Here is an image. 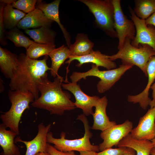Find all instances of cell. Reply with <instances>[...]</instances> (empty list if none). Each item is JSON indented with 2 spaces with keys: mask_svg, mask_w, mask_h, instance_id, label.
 I'll return each mask as SVG.
<instances>
[{
  "mask_svg": "<svg viewBox=\"0 0 155 155\" xmlns=\"http://www.w3.org/2000/svg\"><path fill=\"white\" fill-rule=\"evenodd\" d=\"M133 127L132 122L127 120L122 124H117L102 131L100 137L103 141L99 146V150L102 151L114 146H117L123 138L130 133Z\"/></svg>",
  "mask_w": 155,
  "mask_h": 155,
  "instance_id": "10",
  "label": "cell"
},
{
  "mask_svg": "<svg viewBox=\"0 0 155 155\" xmlns=\"http://www.w3.org/2000/svg\"><path fill=\"white\" fill-rule=\"evenodd\" d=\"M150 155H155V147H154L151 150L150 152Z\"/></svg>",
  "mask_w": 155,
  "mask_h": 155,
  "instance_id": "40",
  "label": "cell"
},
{
  "mask_svg": "<svg viewBox=\"0 0 155 155\" xmlns=\"http://www.w3.org/2000/svg\"><path fill=\"white\" fill-rule=\"evenodd\" d=\"M126 147H118L117 148H109L97 153V155H123Z\"/></svg>",
  "mask_w": 155,
  "mask_h": 155,
  "instance_id": "31",
  "label": "cell"
},
{
  "mask_svg": "<svg viewBox=\"0 0 155 155\" xmlns=\"http://www.w3.org/2000/svg\"><path fill=\"white\" fill-rule=\"evenodd\" d=\"M93 14L98 27L108 36L117 38L114 28V7L112 0H80Z\"/></svg>",
  "mask_w": 155,
  "mask_h": 155,
  "instance_id": "7",
  "label": "cell"
},
{
  "mask_svg": "<svg viewBox=\"0 0 155 155\" xmlns=\"http://www.w3.org/2000/svg\"><path fill=\"white\" fill-rule=\"evenodd\" d=\"M147 25H151L155 27V12L145 20Z\"/></svg>",
  "mask_w": 155,
  "mask_h": 155,
  "instance_id": "34",
  "label": "cell"
},
{
  "mask_svg": "<svg viewBox=\"0 0 155 155\" xmlns=\"http://www.w3.org/2000/svg\"><path fill=\"white\" fill-rule=\"evenodd\" d=\"M63 78L57 76L53 82L49 80L47 76L40 83L38 89L40 96L31 104L34 108L45 110L51 114L63 115L65 111L74 109V103L70 99V94L63 90L62 82Z\"/></svg>",
  "mask_w": 155,
  "mask_h": 155,
  "instance_id": "2",
  "label": "cell"
},
{
  "mask_svg": "<svg viewBox=\"0 0 155 155\" xmlns=\"http://www.w3.org/2000/svg\"><path fill=\"white\" fill-rule=\"evenodd\" d=\"M16 1L15 0H0V2L1 3H4L6 5H11Z\"/></svg>",
  "mask_w": 155,
  "mask_h": 155,
  "instance_id": "37",
  "label": "cell"
},
{
  "mask_svg": "<svg viewBox=\"0 0 155 155\" xmlns=\"http://www.w3.org/2000/svg\"><path fill=\"white\" fill-rule=\"evenodd\" d=\"M24 32L36 42L55 45V42L56 33L51 29V27L42 26L32 29L26 30Z\"/></svg>",
  "mask_w": 155,
  "mask_h": 155,
  "instance_id": "22",
  "label": "cell"
},
{
  "mask_svg": "<svg viewBox=\"0 0 155 155\" xmlns=\"http://www.w3.org/2000/svg\"><path fill=\"white\" fill-rule=\"evenodd\" d=\"M155 106L140 119L137 126L130 133L138 140H151L155 138Z\"/></svg>",
  "mask_w": 155,
  "mask_h": 155,
  "instance_id": "12",
  "label": "cell"
},
{
  "mask_svg": "<svg viewBox=\"0 0 155 155\" xmlns=\"http://www.w3.org/2000/svg\"><path fill=\"white\" fill-rule=\"evenodd\" d=\"M146 71L148 80L144 90L140 93L135 95H128L127 100L133 104L138 103L143 110L150 106L151 101L149 97V91L155 80V55L152 56L147 65Z\"/></svg>",
  "mask_w": 155,
  "mask_h": 155,
  "instance_id": "14",
  "label": "cell"
},
{
  "mask_svg": "<svg viewBox=\"0 0 155 155\" xmlns=\"http://www.w3.org/2000/svg\"><path fill=\"white\" fill-rule=\"evenodd\" d=\"M114 7V28L117 33L119 50L123 45L125 40L128 38L133 40L136 34L134 23L129 19L123 12L120 0H112Z\"/></svg>",
  "mask_w": 155,
  "mask_h": 155,
  "instance_id": "8",
  "label": "cell"
},
{
  "mask_svg": "<svg viewBox=\"0 0 155 155\" xmlns=\"http://www.w3.org/2000/svg\"><path fill=\"white\" fill-rule=\"evenodd\" d=\"M79 153V155H97L96 152L91 151H82Z\"/></svg>",
  "mask_w": 155,
  "mask_h": 155,
  "instance_id": "36",
  "label": "cell"
},
{
  "mask_svg": "<svg viewBox=\"0 0 155 155\" xmlns=\"http://www.w3.org/2000/svg\"><path fill=\"white\" fill-rule=\"evenodd\" d=\"M13 8L9 4L5 5L4 8L3 20L6 30L17 27L20 20L26 15L23 11Z\"/></svg>",
  "mask_w": 155,
  "mask_h": 155,
  "instance_id": "25",
  "label": "cell"
},
{
  "mask_svg": "<svg viewBox=\"0 0 155 155\" xmlns=\"http://www.w3.org/2000/svg\"><path fill=\"white\" fill-rule=\"evenodd\" d=\"M151 141L153 144L154 147H155V138L152 140Z\"/></svg>",
  "mask_w": 155,
  "mask_h": 155,
  "instance_id": "41",
  "label": "cell"
},
{
  "mask_svg": "<svg viewBox=\"0 0 155 155\" xmlns=\"http://www.w3.org/2000/svg\"><path fill=\"white\" fill-rule=\"evenodd\" d=\"M150 88L152 90V99L151 100L150 104V108H153L155 106V82L152 86Z\"/></svg>",
  "mask_w": 155,
  "mask_h": 155,
  "instance_id": "33",
  "label": "cell"
},
{
  "mask_svg": "<svg viewBox=\"0 0 155 155\" xmlns=\"http://www.w3.org/2000/svg\"><path fill=\"white\" fill-rule=\"evenodd\" d=\"M63 88L70 92L75 97L74 103L76 108L81 109L84 114L88 116L92 115L94 112L92 108L94 107L100 98L98 96H90L81 90L80 85L77 82L62 83Z\"/></svg>",
  "mask_w": 155,
  "mask_h": 155,
  "instance_id": "11",
  "label": "cell"
},
{
  "mask_svg": "<svg viewBox=\"0 0 155 155\" xmlns=\"http://www.w3.org/2000/svg\"><path fill=\"white\" fill-rule=\"evenodd\" d=\"M6 37L7 39L12 41L16 47H22L26 50L34 42L30 40L17 27L7 31Z\"/></svg>",
  "mask_w": 155,
  "mask_h": 155,
  "instance_id": "27",
  "label": "cell"
},
{
  "mask_svg": "<svg viewBox=\"0 0 155 155\" xmlns=\"http://www.w3.org/2000/svg\"><path fill=\"white\" fill-rule=\"evenodd\" d=\"M6 4L0 3V43L3 46H5L8 44L6 37V29L3 20V11Z\"/></svg>",
  "mask_w": 155,
  "mask_h": 155,
  "instance_id": "30",
  "label": "cell"
},
{
  "mask_svg": "<svg viewBox=\"0 0 155 155\" xmlns=\"http://www.w3.org/2000/svg\"><path fill=\"white\" fill-rule=\"evenodd\" d=\"M129 8L130 18L136 30L135 36L131 41V44L136 47H138L140 44H146L155 51V27L152 25H147L145 20L138 18L130 6Z\"/></svg>",
  "mask_w": 155,
  "mask_h": 155,
  "instance_id": "9",
  "label": "cell"
},
{
  "mask_svg": "<svg viewBox=\"0 0 155 155\" xmlns=\"http://www.w3.org/2000/svg\"><path fill=\"white\" fill-rule=\"evenodd\" d=\"M18 56L0 46V69L6 78L10 79L16 70L18 65Z\"/></svg>",
  "mask_w": 155,
  "mask_h": 155,
  "instance_id": "20",
  "label": "cell"
},
{
  "mask_svg": "<svg viewBox=\"0 0 155 155\" xmlns=\"http://www.w3.org/2000/svg\"><path fill=\"white\" fill-rule=\"evenodd\" d=\"M71 55L69 48L64 45L55 48L49 55L51 61L50 70L51 75L54 78L60 75L58 70L65 60Z\"/></svg>",
  "mask_w": 155,
  "mask_h": 155,
  "instance_id": "23",
  "label": "cell"
},
{
  "mask_svg": "<svg viewBox=\"0 0 155 155\" xmlns=\"http://www.w3.org/2000/svg\"><path fill=\"white\" fill-rule=\"evenodd\" d=\"M77 119L81 121L84 125L85 133L83 137L78 139L68 140L65 139L66 133L62 132L60 138H56L54 137L52 133L49 131L47 135V143L54 144V147L56 149L63 152L87 150L98 152L99 146L92 144L90 141L92 135L90 130V127L85 115L84 114L79 115Z\"/></svg>",
  "mask_w": 155,
  "mask_h": 155,
  "instance_id": "5",
  "label": "cell"
},
{
  "mask_svg": "<svg viewBox=\"0 0 155 155\" xmlns=\"http://www.w3.org/2000/svg\"><path fill=\"white\" fill-rule=\"evenodd\" d=\"M123 155H136V152L133 149L126 147V148Z\"/></svg>",
  "mask_w": 155,
  "mask_h": 155,
  "instance_id": "35",
  "label": "cell"
},
{
  "mask_svg": "<svg viewBox=\"0 0 155 155\" xmlns=\"http://www.w3.org/2000/svg\"><path fill=\"white\" fill-rule=\"evenodd\" d=\"M55 47V45L41 44L34 41L26 50V54L30 59H36L42 56H49Z\"/></svg>",
  "mask_w": 155,
  "mask_h": 155,
  "instance_id": "28",
  "label": "cell"
},
{
  "mask_svg": "<svg viewBox=\"0 0 155 155\" xmlns=\"http://www.w3.org/2000/svg\"><path fill=\"white\" fill-rule=\"evenodd\" d=\"M133 66L122 64L117 68L107 70H100L98 67L92 64L91 68L84 72H74L70 77L71 82H77L82 78L86 79L89 76L99 78L100 80L97 85L98 92L103 93L110 89L128 70Z\"/></svg>",
  "mask_w": 155,
  "mask_h": 155,
  "instance_id": "6",
  "label": "cell"
},
{
  "mask_svg": "<svg viewBox=\"0 0 155 155\" xmlns=\"http://www.w3.org/2000/svg\"><path fill=\"white\" fill-rule=\"evenodd\" d=\"M51 126V124L45 126L43 123H39L37 134L31 141H24L18 137L15 140L16 142H22L25 145L26 150L24 155H35L38 153L47 152V135Z\"/></svg>",
  "mask_w": 155,
  "mask_h": 155,
  "instance_id": "13",
  "label": "cell"
},
{
  "mask_svg": "<svg viewBox=\"0 0 155 155\" xmlns=\"http://www.w3.org/2000/svg\"><path fill=\"white\" fill-rule=\"evenodd\" d=\"M2 123L0 124V145L3 151L0 155H21L19 148L15 144L14 139L17 135Z\"/></svg>",
  "mask_w": 155,
  "mask_h": 155,
  "instance_id": "19",
  "label": "cell"
},
{
  "mask_svg": "<svg viewBox=\"0 0 155 155\" xmlns=\"http://www.w3.org/2000/svg\"><path fill=\"white\" fill-rule=\"evenodd\" d=\"M47 152L51 155H77L74 151L63 152L59 151L48 143L47 144Z\"/></svg>",
  "mask_w": 155,
  "mask_h": 155,
  "instance_id": "32",
  "label": "cell"
},
{
  "mask_svg": "<svg viewBox=\"0 0 155 155\" xmlns=\"http://www.w3.org/2000/svg\"><path fill=\"white\" fill-rule=\"evenodd\" d=\"M131 148L136 152V155H150L154 146L151 141L142 140L132 137L130 134L123 138L117 146Z\"/></svg>",
  "mask_w": 155,
  "mask_h": 155,
  "instance_id": "21",
  "label": "cell"
},
{
  "mask_svg": "<svg viewBox=\"0 0 155 155\" xmlns=\"http://www.w3.org/2000/svg\"><path fill=\"white\" fill-rule=\"evenodd\" d=\"M131 40L126 38L122 47L115 54L108 56L114 61L117 59L121 60L122 64L138 67L147 77L146 67L150 59L155 55V51L146 44H140L138 47L133 46Z\"/></svg>",
  "mask_w": 155,
  "mask_h": 155,
  "instance_id": "4",
  "label": "cell"
},
{
  "mask_svg": "<svg viewBox=\"0 0 155 155\" xmlns=\"http://www.w3.org/2000/svg\"><path fill=\"white\" fill-rule=\"evenodd\" d=\"M35 155H51L47 152H39L36 154Z\"/></svg>",
  "mask_w": 155,
  "mask_h": 155,
  "instance_id": "39",
  "label": "cell"
},
{
  "mask_svg": "<svg viewBox=\"0 0 155 155\" xmlns=\"http://www.w3.org/2000/svg\"><path fill=\"white\" fill-rule=\"evenodd\" d=\"M133 10L139 18L146 20L155 12V0H135Z\"/></svg>",
  "mask_w": 155,
  "mask_h": 155,
  "instance_id": "26",
  "label": "cell"
},
{
  "mask_svg": "<svg viewBox=\"0 0 155 155\" xmlns=\"http://www.w3.org/2000/svg\"><path fill=\"white\" fill-rule=\"evenodd\" d=\"M37 1V0H16L11 5L13 7L28 13L36 9Z\"/></svg>",
  "mask_w": 155,
  "mask_h": 155,
  "instance_id": "29",
  "label": "cell"
},
{
  "mask_svg": "<svg viewBox=\"0 0 155 155\" xmlns=\"http://www.w3.org/2000/svg\"><path fill=\"white\" fill-rule=\"evenodd\" d=\"M8 96L11 106L8 111L2 113L0 118L7 128L18 135L20 133L19 124L23 113L30 108V103L34 102L35 99L31 92L18 90H9Z\"/></svg>",
  "mask_w": 155,
  "mask_h": 155,
  "instance_id": "3",
  "label": "cell"
},
{
  "mask_svg": "<svg viewBox=\"0 0 155 155\" xmlns=\"http://www.w3.org/2000/svg\"><path fill=\"white\" fill-rule=\"evenodd\" d=\"M48 56L38 60L30 58L26 54L20 53L18 56L17 68L10 79V90L30 92L35 100L37 99L40 83L47 76V71L51 70L47 64Z\"/></svg>",
  "mask_w": 155,
  "mask_h": 155,
  "instance_id": "1",
  "label": "cell"
},
{
  "mask_svg": "<svg viewBox=\"0 0 155 155\" xmlns=\"http://www.w3.org/2000/svg\"><path fill=\"white\" fill-rule=\"evenodd\" d=\"M0 93H1L2 92L4 91V87L3 84V81L2 80V79L1 78H0Z\"/></svg>",
  "mask_w": 155,
  "mask_h": 155,
  "instance_id": "38",
  "label": "cell"
},
{
  "mask_svg": "<svg viewBox=\"0 0 155 155\" xmlns=\"http://www.w3.org/2000/svg\"><path fill=\"white\" fill-rule=\"evenodd\" d=\"M108 100L105 96L100 98L95 106V112L92 115L94 122L92 129L104 131L110 127L117 124L114 121H110L107 116L106 109Z\"/></svg>",
  "mask_w": 155,
  "mask_h": 155,
  "instance_id": "17",
  "label": "cell"
},
{
  "mask_svg": "<svg viewBox=\"0 0 155 155\" xmlns=\"http://www.w3.org/2000/svg\"><path fill=\"white\" fill-rule=\"evenodd\" d=\"M60 1V0H55L47 3L42 2V0H38L36 8L41 10L49 19L57 23L62 30L67 47L69 48L71 44L70 36L61 23L59 17V9Z\"/></svg>",
  "mask_w": 155,
  "mask_h": 155,
  "instance_id": "16",
  "label": "cell"
},
{
  "mask_svg": "<svg viewBox=\"0 0 155 155\" xmlns=\"http://www.w3.org/2000/svg\"><path fill=\"white\" fill-rule=\"evenodd\" d=\"M53 22L49 19L41 10L36 8L26 14L20 20L17 27L25 30L42 26L51 27Z\"/></svg>",
  "mask_w": 155,
  "mask_h": 155,
  "instance_id": "18",
  "label": "cell"
},
{
  "mask_svg": "<svg viewBox=\"0 0 155 155\" xmlns=\"http://www.w3.org/2000/svg\"><path fill=\"white\" fill-rule=\"evenodd\" d=\"M108 56L102 54L99 51L93 50L89 54L81 56H70L69 60L65 63L69 65L74 60H77L79 63L76 66L80 67L83 64L91 63L98 67L101 66L106 68L107 70H110L116 68L115 62L111 61Z\"/></svg>",
  "mask_w": 155,
  "mask_h": 155,
  "instance_id": "15",
  "label": "cell"
},
{
  "mask_svg": "<svg viewBox=\"0 0 155 155\" xmlns=\"http://www.w3.org/2000/svg\"><path fill=\"white\" fill-rule=\"evenodd\" d=\"M94 43L86 34L80 33L77 34L75 42L69 48L71 56H81L89 54L92 50Z\"/></svg>",
  "mask_w": 155,
  "mask_h": 155,
  "instance_id": "24",
  "label": "cell"
}]
</instances>
